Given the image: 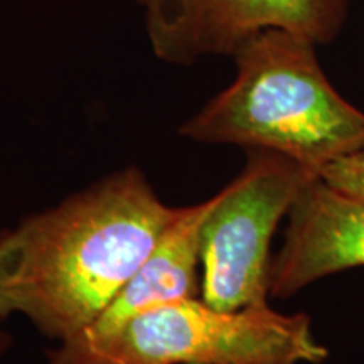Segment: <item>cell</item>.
I'll list each match as a JSON object with an SVG mask.
<instances>
[{"label": "cell", "instance_id": "6da1fadb", "mask_svg": "<svg viewBox=\"0 0 364 364\" xmlns=\"http://www.w3.org/2000/svg\"><path fill=\"white\" fill-rule=\"evenodd\" d=\"M136 167L0 233V321L22 314L59 343L86 329L179 215Z\"/></svg>", "mask_w": 364, "mask_h": 364}, {"label": "cell", "instance_id": "7a4b0ae2", "mask_svg": "<svg viewBox=\"0 0 364 364\" xmlns=\"http://www.w3.org/2000/svg\"><path fill=\"white\" fill-rule=\"evenodd\" d=\"M317 44L285 29L253 34L233 53L236 76L181 134L196 142L284 154L318 174L364 150V112L332 86Z\"/></svg>", "mask_w": 364, "mask_h": 364}, {"label": "cell", "instance_id": "3957f363", "mask_svg": "<svg viewBox=\"0 0 364 364\" xmlns=\"http://www.w3.org/2000/svg\"><path fill=\"white\" fill-rule=\"evenodd\" d=\"M312 318L270 306L220 311L201 299L150 309L102 341L59 343L49 364H322Z\"/></svg>", "mask_w": 364, "mask_h": 364}, {"label": "cell", "instance_id": "277c9868", "mask_svg": "<svg viewBox=\"0 0 364 364\" xmlns=\"http://www.w3.org/2000/svg\"><path fill=\"white\" fill-rule=\"evenodd\" d=\"M318 174L284 154L247 149L201 228V300L220 311L268 306L270 247L300 189Z\"/></svg>", "mask_w": 364, "mask_h": 364}, {"label": "cell", "instance_id": "5b68a950", "mask_svg": "<svg viewBox=\"0 0 364 364\" xmlns=\"http://www.w3.org/2000/svg\"><path fill=\"white\" fill-rule=\"evenodd\" d=\"M152 51L172 65L233 56L253 34L285 29L317 46L341 34L349 0H136Z\"/></svg>", "mask_w": 364, "mask_h": 364}, {"label": "cell", "instance_id": "8992f818", "mask_svg": "<svg viewBox=\"0 0 364 364\" xmlns=\"http://www.w3.org/2000/svg\"><path fill=\"white\" fill-rule=\"evenodd\" d=\"M356 267H364V199L314 177L287 215L284 243L272 258L270 297L289 299Z\"/></svg>", "mask_w": 364, "mask_h": 364}, {"label": "cell", "instance_id": "52a82bcc", "mask_svg": "<svg viewBox=\"0 0 364 364\" xmlns=\"http://www.w3.org/2000/svg\"><path fill=\"white\" fill-rule=\"evenodd\" d=\"M215 196L179 215L149 257L91 324L63 343L90 344L120 331L150 309L201 297V228Z\"/></svg>", "mask_w": 364, "mask_h": 364}, {"label": "cell", "instance_id": "ba28073f", "mask_svg": "<svg viewBox=\"0 0 364 364\" xmlns=\"http://www.w3.org/2000/svg\"><path fill=\"white\" fill-rule=\"evenodd\" d=\"M318 177L332 188L364 199V150L329 164L318 172Z\"/></svg>", "mask_w": 364, "mask_h": 364}, {"label": "cell", "instance_id": "9c48e42d", "mask_svg": "<svg viewBox=\"0 0 364 364\" xmlns=\"http://www.w3.org/2000/svg\"><path fill=\"white\" fill-rule=\"evenodd\" d=\"M11 344H12V338H11V336H9L7 332L0 331V358H2L4 354L7 353V349L11 348Z\"/></svg>", "mask_w": 364, "mask_h": 364}]
</instances>
